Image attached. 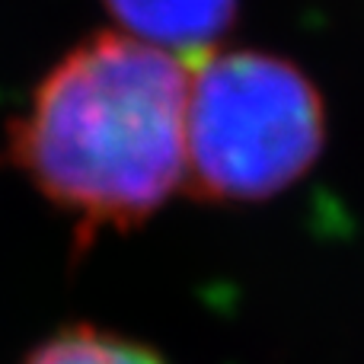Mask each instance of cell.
<instances>
[{
    "label": "cell",
    "instance_id": "277c9868",
    "mask_svg": "<svg viewBox=\"0 0 364 364\" xmlns=\"http://www.w3.org/2000/svg\"><path fill=\"white\" fill-rule=\"evenodd\" d=\"M23 364H170L138 339L90 323H74L38 342Z\"/></svg>",
    "mask_w": 364,
    "mask_h": 364
},
{
    "label": "cell",
    "instance_id": "3957f363",
    "mask_svg": "<svg viewBox=\"0 0 364 364\" xmlns=\"http://www.w3.org/2000/svg\"><path fill=\"white\" fill-rule=\"evenodd\" d=\"M115 29L166 48L179 58H195L218 48L220 36L237 16V0H102Z\"/></svg>",
    "mask_w": 364,
    "mask_h": 364
},
{
    "label": "cell",
    "instance_id": "7a4b0ae2",
    "mask_svg": "<svg viewBox=\"0 0 364 364\" xmlns=\"http://www.w3.org/2000/svg\"><path fill=\"white\" fill-rule=\"evenodd\" d=\"M326 147V102L307 70L259 48L188 58L186 195L256 205L304 179Z\"/></svg>",
    "mask_w": 364,
    "mask_h": 364
},
{
    "label": "cell",
    "instance_id": "6da1fadb",
    "mask_svg": "<svg viewBox=\"0 0 364 364\" xmlns=\"http://www.w3.org/2000/svg\"><path fill=\"white\" fill-rule=\"evenodd\" d=\"M188 58L102 29L64 51L6 128V157L77 227L125 233L186 192Z\"/></svg>",
    "mask_w": 364,
    "mask_h": 364
}]
</instances>
